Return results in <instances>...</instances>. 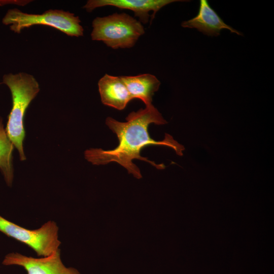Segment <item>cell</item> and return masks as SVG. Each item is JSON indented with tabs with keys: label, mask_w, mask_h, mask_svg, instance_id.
Segmentation results:
<instances>
[{
	"label": "cell",
	"mask_w": 274,
	"mask_h": 274,
	"mask_svg": "<svg viewBox=\"0 0 274 274\" xmlns=\"http://www.w3.org/2000/svg\"><path fill=\"white\" fill-rule=\"evenodd\" d=\"M125 122L118 121L108 117L106 124L115 133L119 140L118 146L112 149L104 150L100 148H91L84 152L86 159L93 165H104L115 162L125 168L134 177L141 179L142 176L139 168L133 163L134 159H139L151 164L156 168L164 169L163 164H156L140 155L141 150L146 146H164L171 148L179 155H182L184 150L173 137L165 133L162 141L152 139L148 132L151 123L163 125L167 123L161 113L152 104L146 106L137 112H132L126 118Z\"/></svg>",
	"instance_id": "cell-1"
},
{
	"label": "cell",
	"mask_w": 274,
	"mask_h": 274,
	"mask_svg": "<svg viewBox=\"0 0 274 274\" xmlns=\"http://www.w3.org/2000/svg\"><path fill=\"white\" fill-rule=\"evenodd\" d=\"M0 84L8 86L12 98V108L5 131L23 161L26 159L23 148L25 137L23 118L28 105L40 91L39 84L32 75L24 72L5 74Z\"/></svg>",
	"instance_id": "cell-2"
},
{
	"label": "cell",
	"mask_w": 274,
	"mask_h": 274,
	"mask_svg": "<svg viewBox=\"0 0 274 274\" xmlns=\"http://www.w3.org/2000/svg\"><path fill=\"white\" fill-rule=\"evenodd\" d=\"M92 26V40L102 41L114 49L133 47L145 33L142 23L125 13L96 17Z\"/></svg>",
	"instance_id": "cell-3"
},
{
	"label": "cell",
	"mask_w": 274,
	"mask_h": 274,
	"mask_svg": "<svg viewBox=\"0 0 274 274\" xmlns=\"http://www.w3.org/2000/svg\"><path fill=\"white\" fill-rule=\"evenodd\" d=\"M2 21L17 33L35 25L52 27L71 37L83 36L84 32L79 17L61 10H49L41 14H34L24 13L17 8L11 9L7 11Z\"/></svg>",
	"instance_id": "cell-4"
},
{
	"label": "cell",
	"mask_w": 274,
	"mask_h": 274,
	"mask_svg": "<svg viewBox=\"0 0 274 274\" xmlns=\"http://www.w3.org/2000/svg\"><path fill=\"white\" fill-rule=\"evenodd\" d=\"M0 231L33 250L38 256L47 257L59 249L58 227L49 221L35 230L26 229L0 216Z\"/></svg>",
	"instance_id": "cell-5"
},
{
	"label": "cell",
	"mask_w": 274,
	"mask_h": 274,
	"mask_svg": "<svg viewBox=\"0 0 274 274\" xmlns=\"http://www.w3.org/2000/svg\"><path fill=\"white\" fill-rule=\"evenodd\" d=\"M2 264L22 266L27 274H80L76 269L64 266L59 249L49 256L38 258L11 253L5 256Z\"/></svg>",
	"instance_id": "cell-6"
},
{
	"label": "cell",
	"mask_w": 274,
	"mask_h": 274,
	"mask_svg": "<svg viewBox=\"0 0 274 274\" xmlns=\"http://www.w3.org/2000/svg\"><path fill=\"white\" fill-rule=\"evenodd\" d=\"M176 2H186L182 0H89L83 6L87 12L107 6L120 9H128L134 12V16L141 23H147L149 21V12L152 11L151 23L156 13L164 6Z\"/></svg>",
	"instance_id": "cell-7"
},
{
	"label": "cell",
	"mask_w": 274,
	"mask_h": 274,
	"mask_svg": "<svg viewBox=\"0 0 274 274\" xmlns=\"http://www.w3.org/2000/svg\"><path fill=\"white\" fill-rule=\"evenodd\" d=\"M181 26L183 27L196 28L209 36H219L223 29H227L237 35H243L242 32L226 24L206 0L199 1V8L196 16L182 22Z\"/></svg>",
	"instance_id": "cell-8"
},
{
	"label": "cell",
	"mask_w": 274,
	"mask_h": 274,
	"mask_svg": "<svg viewBox=\"0 0 274 274\" xmlns=\"http://www.w3.org/2000/svg\"><path fill=\"white\" fill-rule=\"evenodd\" d=\"M102 103L118 110L125 108L132 99L120 77L105 74L98 82Z\"/></svg>",
	"instance_id": "cell-9"
},
{
	"label": "cell",
	"mask_w": 274,
	"mask_h": 274,
	"mask_svg": "<svg viewBox=\"0 0 274 274\" xmlns=\"http://www.w3.org/2000/svg\"><path fill=\"white\" fill-rule=\"evenodd\" d=\"M120 77L132 99H140L146 106L152 104V97L161 84L154 75L144 74L134 76Z\"/></svg>",
	"instance_id": "cell-10"
},
{
	"label": "cell",
	"mask_w": 274,
	"mask_h": 274,
	"mask_svg": "<svg viewBox=\"0 0 274 274\" xmlns=\"http://www.w3.org/2000/svg\"><path fill=\"white\" fill-rule=\"evenodd\" d=\"M13 145L8 137L0 117V170L7 185L11 187L13 179L12 152Z\"/></svg>",
	"instance_id": "cell-11"
}]
</instances>
